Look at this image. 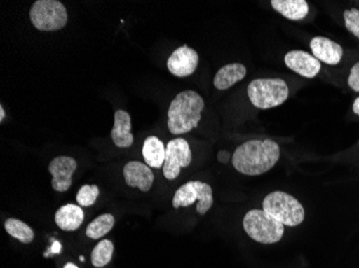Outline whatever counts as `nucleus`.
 Masks as SVG:
<instances>
[{"instance_id": "obj_1", "label": "nucleus", "mask_w": 359, "mask_h": 268, "mask_svg": "<svg viewBox=\"0 0 359 268\" xmlns=\"http://www.w3.org/2000/svg\"><path fill=\"white\" fill-rule=\"evenodd\" d=\"M280 156V146L274 141L251 140L237 147L231 161L238 172L258 176L271 170Z\"/></svg>"}, {"instance_id": "obj_2", "label": "nucleus", "mask_w": 359, "mask_h": 268, "mask_svg": "<svg viewBox=\"0 0 359 268\" xmlns=\"http://www.w3.org/2000/svg\"><path fill=\"white\" fill-rule=\"evenodd\" d=\"M205 110V101L194 90L177 94L168 108V130L175 136L184 134L197 128Z\"/></svg>"}, {"instance_id": "obj_3", "label": "nucleus", "mask_w": 359, "mask_h": 268, "mask_svg": "<svg viewBox=\"0 0 359 268\" xmlns=\"http://www.w3.org/2000/svg\"><path fill=\"white\" fill-rule=\"evenodd\" d=\"M290 90L282 78H257L248 87L250 101L259 110L276 108L287 100Z\"/></svg>"}, {"instance_id": "obj_4", "label": "nucleus", "mask_w": 359, "mask_h": 268, "mask_svg": "<svg viewBox=\"0 0 359 268\" xmlns=\"http://www.w3.org/2000/svg\"><path fill=\"white\" fill-rule=\"evenodd\" d=\"M245 233L257 243L276 244L281 241L284 225L264 209H252L243 218Z\"/></svg>"}, {"instance_id": "obj_5", "label": "nucleus", "mask_w": 359, "mask_h": 268, "mask_svg": "<svg viewBox=\"0 0 359 268\" xmlns=\"http://www.w3.org/2000/svg\"><path fill=\"white\" fill-rule=\"evenodd\" d=\"M263 209L287 227H297L304 220V209L297 199L282 191H274L265 197Z\"/></svg>"}, {"instance_id": "obj_6", "label": "nucleus", "mask_w": 359, "mask_h": 268, "mask_svg": "<svg viewBox=\"0 0 359 268\" xmlns=\"http://www.w3.org/2000/svg\"><path fill=\"white\" fill-rule=\"evenodd\" d=\"M29 17L40 31H57L68 22L67 10L58 0H37L30 8Z\"/></svg>"}, {"instance_id": "obj_7", "label": "nucleus", "mask_w": 359, "mask_h": 268, "mask_svg": "<svg viewBox=\"0 0 359 268\" xmlns=\"http://www.w3.org/2000/svg\"><path fill=\"white\" fill-rule=\"evenodd\" d=\"M193 155L189 142L184 139H175L169 141L166 146L163 172L168 181H173L179 176L181 169L191 164Z\"/></svg>"}, {"instance_id": "obj_8", "label": "nucleus", "mask_w": 359, "mask_h": 268, "mask_svg": "<svg viewBox=\"0 0 359 268\" xmlns=\"http://www.w3.org/2000/svg\"><path fill=\"white\" fill-rule=\"evenodd\" d=\"M76 161L72 157L60 156L48 165V172L53 176L52 187L57 192H66L72 185V175L76 172Z\"/></svg>"}, {"instance_id": "obj_9", "label": "nucleus", "mask_w": 359, "mask_h": 268, "mask_svg": "<svg viewBox=\"0 0 359 268\" xmlns=\"http://www.w3.org/2000/svg\"><path fill=\"white\" fill-rule=\"evenodd\" d=\"M199 55L187 45L177 48L167 62L169 72L177 78L191 76L198 66Z\"/></svg>"}, {"instance_id": "obj_10", "label": "nucleus", "mask_w": 359, "mask_h": 268, "mask_svg": "<svg viewBox=\"0 0 359 268\" xmlns=\"http://www.w3.org/2000/svg\"><path fill=\"white\" fill-rule=\"evenodd\" d=\"M288 69L306 78H313L320 71V62L308 52L294 50L288 52L284 58Z\"/></svg>"}, {"instance_id": "obj_11", "label": "nucleus", "mask_w": 359, "mask_h": 268, "mask_svg": "<svg viewBox=\"0 0 359 268\" xmlns=\"http://www.w3.org/2000/svg\"><path fill=\"white\" fill-rule=\"evenodd\" d=\"M125 183L127 186L140 189L142 192H148L154 183V174L148 164L139 161H129L123 170Z\"/></svg>"}, {"instance_id": "obj_12", "label": "nucleus", "mask_w": 359, "mask_h": 268, "mask_svg": "<svg viewBox=\"0 0 359 268\" xmlns=\"http://www.w3.org/2000/svg\"><path fill=\"white\" fill-rule=\"evenodd\" d=\"M310 48L314 57L330 66L338 64L344 56L342 46L328 38H313L310 42Z\"/></svg>"}, {"instance_id": "obj_13", "label": "nucleus", "mask_w": 359, "mask_h": 268, "mask_svg": "<svg viewBox=\"0 0 359 268\" xmlns=\"http://www.w3.org/2000/svg\"><path fill=\"white\" fill-rule=\"evenodd\" d=\"M111 138L118 148H128L134 143L132 118L126 111L118 110L114 114V126L111 131Z\"/></svg>"}, {"instance_id": "obj_14", "label": "nucleus", "mask_w": 359, "mask_h": 268, "mask_svg": "<svg viewBox=\"0 0 359 268\" xmlns=\"http://www.w3.org/2000/svg\"><path fill=\"white\" fill-rule=\"evenodd\" d=\"M54 219L57 227L62 231H76L83 223L84 211L78 205L66 204L56 211Z\"/></svg>"}, {"instance_id": "obj_15", "label": "nucleus", "mask_w": 359, "mask_h": 268, "mask_svg": "<svg viewBox=\"0 0 359 268\" xmlns=\"http://www.w3.org/2000/svg\"><path fill=\"white\" fill-rule=\"evenodd\" d=\"M247 73V68L242 64L235 62V64H226L222 66L215 74L213 84L217 90H226L243 80Z\"/></svg>"}, {"instance_id": "obj_16", "label": "nucleus", "mask_w": 359, "mask_h": 268, "mask_svg": "<svg viewBox=\"0 0 359 268\" xmlns=\"http://www.w3.org/2000/svg\"><path fill=\"white\" fill-rule=\"evenodd\" d=\"M271 6L276 12L290 21L304 20L309 13L306 0H272Z\"/></svg>"}, {"instance_id": "obj_17", "label": "nucleus", "mask_w": 359, "mask_h": 268, "mask_svg": "<svg viewBox=\"0 0 359 268\" xmlns=\"http://www.w3.org/2000/svg\"><path fill=\"white\" fill-rule=\"evenodd\" d=\"M142 155L149 167L161 169L164 165L166 147L157 136H149L143 143Z\"/></svg>"}, {"instance_id": "obj_18", "label": "nucleus", "mask_w": 359, "mask_h": 268, "mask_svg": "<svg viewBox=\"0 0 359 268\" xmlns=\"http://www.w3.org/2000/svg\"><path fill=\"white\" fill-rule=\"evenodd\" d=\"M116 223V219L111 213H104V215L97 217L86 227V237L92 239H100L106 237L107 234L113 229Z\"/></svg>"}, {"instance_id": "obj_19", "label": "nucleus", "mask_w": 359, "mask_h": 268, "mask_svg": "<svg viewBox=\"0 0 359 268\" xmlns=\"http://www.w3.org/2000/svg\"><path fill=\"white\" fill-rule=\"evenodd\" d=\"M5 230L10 237H14L22 244H30L35 239V233L32 227L15 218H9L6 220Z\"/></svg>"}, {"instance_id": "obj_20", "label": "nucleus", "mask_w": 359, "mask_h": 268, "mask_svg": "<svg viewBox=\"0 0 359 268\" xmlns=\"http://www.w3.org/2000/svg\"><path fill=\"white\" fill-rule=\"evenodd\" d=\"M113 253H114V246H113L112 241L109 239H102L93 249L92 255H90L93 265L97 268H102L108 265L112 260Z\"/></svg>"}, {"instance_id": "obj_21", "label": "nucleus", "mask_w": 359, "mask_h": 268, "mask_svg": "<svg viewBox=\"0 0 359 268\" xmlns=\"http://www.w3.org/2000/svg\"><path fill=\"white\" fill-rule=\"evenodd\" d=\"M194 186L197 192V199H198V204L196 206V211L201 215H205L213 205V191L208 183L203 181H194Z\"/></svg>"}, {"instance_id": "obj_22", "label": "nucleus", "mask_w": 359, "mask_h": 268, "mask_svg": "<svg viewBox=\"0 0 359 268\" xmlns=\"http://www.w3.org/2000/svg\"><path fill=\"white\" fill-rule=\"evenodd\" d=\"M197 199V192H196L194 181H189L184 183L183 186L180 187L175 192L172 199V206L175 209L180 207H189L196 202Z\"/></svg>"}, {"instance_id": "obj_23", "label": "nucleus", "mask_w": 359, "mask_h": 268, "mask_svg": "<svg viewBox=\"0 0 359 268\" xmlns=\"http://www.w3.org/2000/svg\"><path fill=\"white\" fill-rule=\"evenodd\" d=\"M100 195V188L96 185H84L76 193V202L80 206L90 207L96 203Z\"/></svg>"}, {"instance_id": "obj_24", "label": "nucleus", "mask_w": 359, "mask_h": 268, "mask_svg": "<svg viewBox=\"0 0 359 268\" xmlns=\"http://www.w3.org/2000/svg\"><path fill=\"white\" fill-rule=\"evenodd\" d=\"M344 17L346 29L352 32L357 39H359V10L355 9V8L346 10L344 11Z\"/></svg>"}, {"instance_id": "obj_25", "label": "nucleus", "mask_w": 359, "mask_h": 268, "mask_svg": "<svg viewBox=\"0 0 359 268\" xmlns=\"http://www.w3.org/2000/svg\"><path fill=\"white\" fill-rule=\"evenodd\" d=\"M348 84L351 90L359 92V62L352 66L350 76H348Z\"/></svg>"}, {"instance_id": "obj_26", "label": "nucleus", "mask_w": 359, "mask_h": 268, "mask_svg": "<svg viewBox=\"0 0 359 268\" xmlns=\"http://www.w3.org/2000/svg\"><path fill=\"white\" fill-rule=\"evenodd\" d=\"M217 160H219V162L224 163H228L229 162V160H231V154L227 152V150H219V154H217Z\"/></svg>"}, {"instance_id": "obj_27", "label": "nucleus", "mask_w": 359, "mask_h": 268, "mask_svg": "<svg viewBox=\"0 0 359 268\" xmlns=\"http://www.w3.org/2000/svg\"><path fill=\"white\" fill-rule=\"evenodd\" d=\"M353 112L359 116V97L355 100L354 104H353Z\"/></svg>"}, {"instance_id": "obj_28", "label": "nucleus", "mask_w": 359, "mask_h": 268, "mask_svg": "<svg viewBox=\"0 0 359 268\" xmlns=\"http://www.w3.org/2000/svg\"><path fill=\"white\" fill-rule=\"evenodd\" d=\"M6 118V112L5 108H4L3 104L0 106V122L3 124L4 122H5Z\"/></svg>"}, {"instance_id": "obj_29", "label": "nucleus", "mask_w": 359, "mask_h": 268, "mask_svg": "<svg viewBox=\"0 0 359 268\" xmlns=\"http://www.w3.org/2000/svg\"><path fill=\"white\" fill-rule=\"evenodd\" d=\"M60 243H55V244H54L53 247H52V253H60Z\"/></svg>"}, {"instance_id": "obj_30", "label": "nucleus", "mask_w": 359, "mask_h": 268, "mask_svg": "<svg viewBox=\"0 0 359 268\" xmlns=\"http://www.w3.org/2000/svg\"><path fill=\"white\" fill-rule=\"evenodd\" d=\"M64 268H79L76 264L74 263H67L64 266Z\"/></svg>"}, {"instance_id": "obj_31", "label": "nucleus", "mask_w": 359, "mask_h": 268, "mask_svg": "<svg viewBox=\"0 0 359 268\" xmlns=\"http://www.w3.org/2000/svg\"><path fill=\"white\" fill-rule=\"evenodd\" d=\"M79 259H80L81 262H86V258H84L83 255H80V257H79Z\"/></svg>"}]
</instances>
